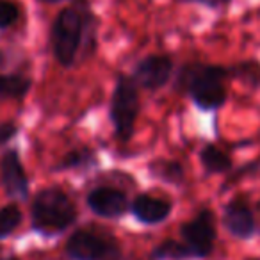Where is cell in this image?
Wrapping results in <instances>:
<instances>
[{
	"label": "cell",
	"instance_id": "obj_8",
	"mask_svg": "<svg viewBox=\"0 0 260 260\" xmlns=\"http://www.w3.org/2000/svg\"><path fill=\"white\" fill-rule=\"evenodd\" d=\"M86 203L91 212L100 217H107V219H118L130 209L125 192L116 187H109V185L94 187L93 191H89V194L86 196Z\"/></svg>",
	"mask_w": 260,
	"mask_h": 260
},
{
	"label": "cell",
	"instance_id": "obj_6",
	"mask_svg": "<svg viewBox=\"0 0 260 260\" xmlns=\"http://www.w3.org/2000/svg\"><path fill=\"white\" fill-rule=\"evenodd\" d=\"M182 241L192 249L194 258H207L212 255L214 242L217 239L216 217L212 210L202 209L191 221L182 224L180 228Z\"/></svg>",
	"mask_w": 260,
	"mask_h": 260
},
{
	"label": "cell",
	"instance_id": "obj_19",
	"mask_svg": "<svg viewBox=\"0 0 260 260\" xmlns=\"http://www.w3.org/2000/svg\"><path fill=\"white\" fill-rule=\"evenodd\" d=\"M18 20V8L13 2L0 0V29H8Z\"/></svg>",
	"mask_w": 260,
	"mask_h": 260
},
{
	"label": "cell",
	"instance_id": "obj_11",
	"mask_svg": "<svg viewBox=\"0 0 260 260\" xmlns=\"http://www.w3.org/2000/svg\"><path fill=\"white\" fill-rule=\"evenodd\" d=\"M171 209H173V205L168 200L157 198V196H150V194L136 196L134 202L130 203V212L134 214V217L139 223H145V224L162 223L171 214Z\"/></svg>",
	"mask_w": 260,
	"mask_h": 260
},
{
	"label": "cell",
	"instance_id": "obj_5",
	"mask_svg": "<svg viewBox=\"0 0 260 260\" xmlns=\"http://www.w3.org/2000/svg\"><path fill=\"white\" fill-rule=\"evenodd\" d=\"M64 251L70 260H121V244L109 232L87 228L75 230L68 237Z\"/></svg>",
	"mask_w": 260,
	"mask_h": 260
},
{
	"label": "cell",
	"instance_id": "obj_15",
	"mask_svg": "<svg viewBox=\"0 0 260 260\" xmlns=\"http://www.w3.org/2000/svg\"><path fill=\"white\" fill-rule=\"evenodd\" d=\"M30 82L27 77L22 75H0V96L4 98H23L27 93H29Z\"/></svg>",
	"mask_w": 260,
	"mask_h": 260
},
{
	"label": "cell",
	"instance_id": "obj_16",
	"mask_svg": "<svg viewBox=\"0 0 260 260\" xmlns=\"http://www.w3.org/2000/svg\"><path fill=\"white\" fill-rule=\"evenodd\" d=\"M94 162H96V157L91 148H73L59 160L55 170H79V168L91 166Z\"/></svg>",
	"mask_w": 260,
	"mask_h": 260
},
{
	"label": "cell",
	"instance_id": "obj_9",
	"mask_svg": "<svg viewBox=\"0 0 260 260\" xmlns=\"http://www.w3.org/2000/svg\"><path fill=\"white\" fill-rule=\"evenodd\" d=\"M223 224L237 239H251L256 234L255 214L244 198H234L224 205Z\"/></svg>",
	"mask_w": 260,
	"mask_h": 260
},
{
	"label": "cell",
	"instance_id": "obj_14",
	"mask_svg": "<svg viewBox=\"0 0 260 260\" xmlns=\"http://www.w3.org/2000/svg\"><path fill=\"white\" fill-rule=\"evenodd\" d=\"M152 260H187V258H194V253L192 249L185 244L184 241L178 242L173 241V239H168V241L160 242L153 248L152 255H150Z\"/></svg>",
	"mask_w": 260,
	"mask_h": 260
},
{
	"label": "cell",
	"instance_id": "obj_10",
	"mask_svg": "<svg viewBox=\"0 0 260 260\" xmlns=\"http://www.w3.org/2000/svg\"><path fill=\"white\" fill-rule=\"evenodd\" d=\"M0 182L13 198H29V177L18 150H8L0 159Z\"/></svg>",
	"mask_w": 260,
	"mask_h": 260
},
{
	"label": "cell",
	"instance_id": "obj_23",
	"mask_svg": "<svg viewBox=\"0 0 260 260\" xmlns=\"http://www.w3.org/2000/svg\"><path fill=\"white\" fill-rule=\"evenodd\" d=\"M43 2H59V0H43Z\"/></svg>",
	"mask_w": 260,
	"mask_h": 260
},
{
	"label": "cell",
	"instance_id": "obj_2",
	"mask_svg": "<svg viewBox=\"0 0 260 260\" xmlns=\"http://www.w3.org/2000/svg\"><path fill=\"white\" fill-rule=\"evenodd\" d=\"M79 217L77 205L61 187H43L30 202V226L41 235H57Z\"/></svg>",
	"mask_w": 260,
	"mask_h": 260
},
{
	"label": "cell",
	"instance_id": "obj_4",
	"mask_svg": "<svg viewBox=\"0 0 260 260\" xmlns=\"http://www.w3.org/2000/svg\"><path fill=\"white\" fill-rule=\"evenodd\" d=\"M84 16L79 9H62L52 25V50L54 57L64 68L73 66L82 45Z\"/></svg>",
	"mask_w": 260,
	"mask_h": 260
},
{
	"label": "cell",
	"instance_id": "obj_21",
	"mask_svg": "<svg viewBox=\"0 0 260 260\" xmlns=\"http://www.w3.org/2000/svg\"><path fill=\"white\" fill-rule=\"evenodd\" d=\"M6 64V55H4V52L0 50V66H4Z\"/></svg>",
	"mask_w": 260,
	"mask_h": 260
},
{
	"label": "cell",
	"instance_id": "obj_20",
	"mask_svg": "<svg viewBox=\"0 0 260 260\" xmlns=\"http://www.w3.org/2000/svg\"><path fill=\"white\" fill-rule=\"evenodd\" d=\"M16 134H18V126H16L15 123L13 121L2 123V125H0V146L11 141Z\"/></svg>",
	"mask_w": 260,
	"mask_h": 260
},
{
	"label": "cell",
	"instance_id": "obj_18",
	"mask_svg": "<svg viewBox=\"0 0 260 260\" xmlns=\"http://www.w3.org/2000/svg\"><path fill=\"white\" fill-rule=\"evenodd\" d=\"M232 77L242 80L246 86L258 87L260 86V64L256 61H244L235 68L228 70Z\"/></svg>",
	"mask_w": 260,
	"mask_h": 260
},
{
	"label": "cell",
	"instance_id": "obj_17",
	"mask_svg": "<svg viewBox=\"0 0 260 260\" xmlns=\"http://www.w3.org/2000/svg\"><path fill=\"white\" fill-rule=\"evenodd\" d=\"M22 210L16 203H9V205L0 209V239H6L22 224Z\"/></svg>",
	"mask_w": 260,
	"mask_h": 260
},
{
	"label": "cell",
	"instance_id": "obj_7",
	"mask_svg": "<svg viewBox=\"0 0 260 260\" xmlns=\"http://www.w3.org/2000/svg\"><path fill=\"white\" fill-rule=\"evenodd\" d=\"M173 73V61L168 55H148L134 70V82L146 91H155L164 87Z\"/></svg>",
	"mask_w": 260,
	"mask_h": 260
},
{
	"label": "cell",
	"instance_id": "obj_22",
	"mask_svg": "<svg viewBox=\"0 0 260 260\" xmlns=\"http://www.w3.org/2000/svg\"><path fill=\"white\" fill-rule=\"evenodd\" d=\"M0 260H20V258L15 255H11V256H4V258H0Z\"/></svg>",
	"mask_w": 260,
	"mask_h": 260
},
{
	"label": "cell",
	"instance_id": "obj_3",
	"mask_svg": "<svg viewBox=\"0 0 260 260\" xmlns=\"http://www.w3.org/2000/svg\"><path fill=\"white\" fill-rule=\"evenodd\" d=\"M141 111L138 84L132 77L121 75L118 79L111 98V123L114 136L119 141H128L134 136L136 119Z\"/></svg>",
	"mask_w": 260,
	"mask_h": 260
},
{
	"label": "cell",
	"instance_id": "obj_13",
	"mask_svg": "<svg viewBox=\"0 0 260 260\" xmlns=\"http://www.w3.org/2000/svg\"><path fill=\"white\" fill-rule=\"evenodd\" d=\"M200 162L207 173H226L232 170V159L216 145H207L200 152Z\"/></svg>",
	"mask_w": 260,
	"mask_h": 260
},
{
	"label": "cell",
	"instance_id": "obj_12",
	"mask_svg": "<svg viewBox=\"0 0 260 260\" xmlns=\"http://www.w3.org/2000/svg\"><path fill=\"white\" fill-rule=\"evenodd\" d=\"M148 171L153 178L173 185H182L185 182V171L178 160L171 159H155L148 164Z\"/></svg>",
	"mask_w": 260,
	"mask_h": 260
},
{
	"label": "cell",
	"instance_id": "obj_1",
	"mask_svg": "<svg viewBox=\"0 0 260 260\" xmlns=\"http://www.w3.org/2000/svg\"><path fill=\"white\" fill-rule=\"evenodd\" d=\"M230 72L223 66L192 62L180 70L177 89L184 91L202 111H216L226 102L224 80Z\"/></svg>",
	"mask_w": 260,
	"mask_h": 260
}]
</instances>
